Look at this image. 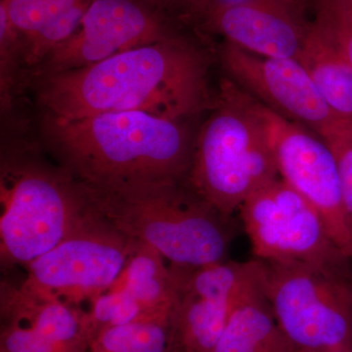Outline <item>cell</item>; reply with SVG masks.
I'll use <instances>...</instances> for the list:
<instances>
[{"instance_id":"5","label":"cell","mask_w":352,"mask_h":352,"mask_svg":"<svg viewBox=\"0 0 352 352\" xmlns=\"http://www.w3.org/2000/svg\"><path fill=\"white\" fill-rule=\"evenodd\" d=\"M0 261L25 266L56 245L87 212L80 183L63 168L17 161L2 166Z\"/></svg>"},{"instance_id":"12","label":"cell","mask_w":352,"mask_h":352,"mask_svg":"<svg viewBox=\"0 0 352 352\" xmlns=\"http://www.w3.org/2000/svg\"><path fill=\"white\" fill-rule=\"evenodd\" d=\"M201 21L208 30L241 50L264 57L294 59L302 50L310 24L273 0L223 7Z\"/></svg>"},{"instance_id":"7","label":"cell","mask_w":352,"mask_h":352,"mask_svg":"<svg viewBox=\"0 0 352 352\" xmlns=\"http://www.w3.org/2000/svg\"><path fill=\"white\" fill-rule=\"evenodd\" d=\"M134 245L89 205L63 239L25 266L23 282L83 307L117 281Z\"/></svg>"},{"instance_id":"9","label":"cell","mask_w":352,"mask_h":352,"mask_svg":"<svg viewBox=\"0 0 352 352\" xmlns=\"http://www.w3.org/2000/svg\"><path fill=\"white\" fill-rule=\"evenodd\" d=\"M252 101L270 136L280 178L316 208L333 242L352 261V232L332 150L318 134L284 119L252 97Z\"/></svg>"},{"instance_id":"15","label":"cell","mask_w":352,"mask_h":352,"mask_svg":"<svg viewBox=\"0 0 352 352\" xmlns=\"http://www.w3.org/2000/svg\"><path fill=\"white\" fill-rule=\"evenodd\" d=\"M298 60L333 112L352 120V67L327 32L314 20L308 25Z\"/></svg>"},{"instance_id":"13","label":"cell","mask_w":352,"mask_h":352,"mask_svg":"<svg viewBox=\"0 0 352 352\" xmlns=\"http://www.w3.org/2000/svg\"><path fill=\"white\" fill-rule=\"evenodd\" d=\"M1 321L24 326L44 339L89 351L92 329L87 308L28 286L2 280Z\"/></svg>"},{"instance_id":"2","label":"cell","mask_w":352,"mask_h":352,"mask_svg":"<svg viewBox=\"0 0 352 352\" xmlns=\"http://www.w3.org/2000/svg\"><path fill=\"white\" fill-rule=\"evenodd\" d=\"M47 131L62 168L91 188L185 182L195 147L179 120L141 112L50 117Z\"/></svg>"},{"instance_id":"29","label":"cell","mask_w":352,"mask_h":352,"mask_svg":"<svg viewBox=\"0 0 352 352\" xmlns=\"http://www.w3.org/2000/svg\"><path fill=\"white\" fill-rule=\"evenodd\" d=\"M171 352H175V351H171Z\"/></svg>"},{"instance_id":"16","label":"cell","mask_w":352,"mask_h":352,"mask_svg":"<svg viewBox=\"0 0 352 352\" xmlns=\"http://www.w3.org/2000/svg\"><path fill=\"white\" fill-rule=\"evenodd\" d=\"M240 300L228 302L176 291L173 351L214 352Z\"/></svg>"},{"instance_id":"26","label":"cell","mask_w":352,"mask_h":352,"mask_svg":"<svg viewBox=\"0 0 352 352\" xmlns=\"http://www.w3.org/2000/svg\"><path fill=\"white\" fill-rule=\"evenodd\" d=\"M150 1L164 9L168 8V7H175V8H179L183 0H150Z\"/></svg>"},{"instance_id":"21","label":"cell","mask_w":352,"mask_h":352,"mask_svg":"<svg viewBox=\"0 0 352 352\" xmlns=\"http://www.w3.org/2000/svg\"><path fill=\"white\" fill-rule=\"evenodd\" d=\"M314 19L352 67V3L351 0H314Z\"/></svg>"},{"instance_id":"27","label":"cell","mask_w":352,"mask_h":352,"mask_svg":"<svg viewBox=\"0 0 352 352\" xmlns=\"http://www.w3.org/2000/svg\"><path fill=\"white\" fill-rule=\"evenodd\" d=\"M292 352H352L351 349H294Z\"/></svg>"},{"instance_id":"6","label":"cell","mask_w":352,"mask_h":352,"mask_svg":"<svg viewBox=\"0 0 352 352\" xmlns=\"http://www.w3.org/2000/svg\"><path fill=\"white\" fill-rule=\"evenodd\" d=\"M259 261L261 289L294 346L352 351L349 263Z\"/></svg>"},{"instance_id":"18","label":"cell","mask_w":352,"mask_h":352,"mask_svg":"<svg viewBox=\"0 0 352 352\" xmlns=\"http://www.w3.org/2000/svg\"><path fill=\"white\" fill-rule=\"evenodd\" d=\"M175 305L131 323L102 329L92 338L89 352L173 351Z\"/></svg>"},{"instance_id":"8","label":"cell","mask_w":352,"mask_h":352,"mask_svg":"<svg viewBox=\"0 0 352 352\" xmlns=\"http://www.w3.org/2000/svg\"><path fill=\"white\" fill-rule=\"evenodd\" d=\"M254 258L310 263H349L316 208L282 178L254 192L239 208Z\"/></svg>"},{"instance_id":"25","label":"cell","mask_w":352,"mask_h":352,"mask_svg":"<svg viewBox=\"0 0 352 352\" xmlns=\"http://www.w3.org/2000/svg\"><path fill=\"white\" fill-rule=\"evenodd\" d=\"M276 1L285 8L288 9L289 12L294 14L298 19L307 22V11L311 0H276Z\"/></svg>"},{"instance_id":"20","label":"cell","mask_w":352,"mask_h":352,"mask_svg":"<svg viewBox=\"0 0 352 352\" xmlns=\"http://www.w3.org/2000/svg\"><path fill=\"white\" fill-rule=\"evenodd\" d=\"M91 1L83 0L72 7L66 12L48 22L36 36L28 41L29 47L27 61L30 64L38 63L43 58L47 57L56 46L71 38L82 22Z\"/></svg>"},{"instance_id":"10","label":"cell","mask_w":352,"mask_h":352,"mask_svg":"<svg viewBox=\"0 0 352 352\" xmlns=\"http://www.w3.org/2000/svg\"><path fill=\"white\" fill-rule=\"evenodd\" d=\"M163 8L150 0H92L71 38L47 57V75L83 68L173 32Z\"/></svg>"},{"instance_id":"4","label":"cell","mask_w":352,"mask_h":352,"mask_svg":"<svg viewBox=\"0 0 352 352\" xmlns=\"http://www.w3.org/2000/svg\"><path fill=\"white\" fill-rule=\"evenodd\" d=\"M201 127L185 183L220 214L232 217L254 192L280 177L276 157L252 97L224 82Z\"/></svg>"},{"instance_id":"22","label":"cell","mask_w":352,"mask_h":352,"mask_svg":"<svg viewBox=\"0 0 352 352\" xmlns=\"http://www.w3.org/2000/svg\"><path fill=\"white\" fill-rule=\"evenodd\" d=\"M322 138L337 162L342 200L352 232V120L340 118Z\"/></svg>"},{"instance_id":"23","label":"cell","mask_w":352,"mask_h":352,"mask_svg":"<svg viewBox=\"0 0 352 352\" xmlns=\"http://www.w3.org/2000/svg\"><path fill=\"white\" fill-rule=\"evenodd\" d=\"M14 27L28 41L34 38L50 22L47 0H1Z\"/></svg>"},{"instance_id":"24","label":"cell","mask_w":352,"mask_h":352,"mask_svg":"<svg viewBox=\"0 0 352 352\" xmlns=\"http://www.w3.org/2000/svg\"><path fill=\"white\" fill-rule=\"evenodd\" d=\"M252 1H259V0H183L179 9L184 11L189 17L203 20L206 16L217 9Z\"/></svg>"},{"instance_id":"1","label":"cell","mask_w":352,"mask_h":352,"mask_svg":"<svg viewBox=\"0 0 352 352\" xmlns=\"http://www.w3.org/2000/svg\"><path fill=\"white\" fill-rule=\"evenodd\" d=\"M39 99L50 117L141 112L179 120L207 107L208 61L175 31L83 68L50 74Z\"/></svg>"},{"instance_id":"14","label":"cell","mask_w":352,"mask_h":352,"mask_svg":"<svg viewBox=\"0 0 352 352\" xmlns=\"http://www.w3.org/2000/svg\"><path fill=\"white\" fill-rule=\"evenodd\" d=\"M261 286L233 308L214 352H292Z\"/></svg>"},{"instance_id":"11","label":"cell","mask_w":352,"mask_h":352,"mask_svg":"<svg viewBox=\"0 0 352 352\" xmlns=\"http://www.w3.org/2000/svg\"><path fill=\"white\" fill-rule=\"evenodd\" d=\"M221 60L237 87L284 119L321 138L340 119L298 59L261 56L226 43Z\"/></svg>"},{"instance_id":"19","label":"cell","mask_w":352,"mask_h":352,"mask_svg":"<svg viewBox=\"0 0 352 352\" xmlns=\"http://www.w3.org/2000/svg\"><path fill=\"white\" fill-rule=\"evenodd\" d=\"M88 305L92 338L102 329L131 323L149 314L131 296L119 289H109L90 300Z\"/></svg>"},{"instance_id":"28","label":"cell","mask_w":352,"mask_h":352,"mask_svg":"<svg viewBox=\"0 0 352 352\" xmlns=\"http://www.w3.org/2000/svg\"><path fill=\"white\" fill-rule=\"evenodd\" d=\"M351 3H352V0H351Z\"/></svg>"},{"instance_id":"17","label":"cell","mask_w":352,"mask_h":352,"mask_svg":"<svg viewBox=\"0 0 352 352\" xmlns=\"http://www.w3.org/2000/svg\"><path fill=\"white\" fill-rule=\"evenodd\" d=\"M166 261L151 245L135 241L122 274L110 289L131 296L146 314L173 307L176 300L175 282Z\"/></svg>"},{"instance_id":"3","label":"cell","mask_w":352,"mask_h":352,"mask_svg":"<svg viewBox=\"0 0 352 352\" xmlns=\"http://www.w3.org/2000/svg\"><path fill=\"white\" fill-rule=\"evenodd\" d=\"M82 186L95 212L131 239L151 245L170 265L198 268L226 261L234 235L231 217L185 182Z\"/></svg>"}]
</instances>
